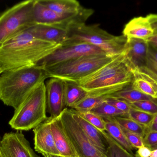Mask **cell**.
Masks as SVG:
<instances>
[{"label":"cell","mask_w":157,"mask_h":157,"mask_svg":"<svg viewBox=\"0 0 157 157\" xmlns=\"http://www.w3.org/2000/svg\"><path fill=\"white\" fill-rule=\"evenodd\" d=\"M148 44L157 49V32H155L154 35L147 41Z\"/></svg>","instance_id":"36"},{"label":"cell","mask_w":157,"mask_h":157,"mask_svg":"<svg viewBox=\"0 0 157 157\" xmlns=\"http://www.w3.org/2000/svg\"><path fill=\"white\" fill-rule=\"evenodd\" d=\"M104 133L109 145L105 157H132L131 154L121 146L107 132L104 131Z\"/></svg>","instance_id":"26"},{"label":"cell","mask_w":157,"mask_h":157,"mask_svg":"<svg viewBox=\"0 0 157 157\" xmlns=\"http://www.w3.org/2000/svg\"><path fill=\"white\" fill-rule=\"evenodd\" d=\"M106 54L99 48L86 42L67 41L38 63L44 68L84 55Z\"/></svg>","instance_id":"10"},{"label":"cell","mask_w":157,"mask_h":157,"mask_svg":"<svg viewBox=\"0 0 157 157\" xmlns=\"http://www.w3.org/2000/svg\"><path fill=\"white\" fill-rule=\"evenodd\" d=\"M29 30L35 37L46 42L62 45L68 40V30L53 26L36 24Z\"/></svg>","instance_id":"16"},{"label":"cell","mask_w":157,"mask_h":157,"mask_svg":"<svg viewBox=\"0 0 157 157\" xmlns=\"http://www.w3.org/2000/svg\"><path fill=\"white\" fill-rule=\"evenodd\" d=\"M114 57L105 54H88L45 69L49 77L77 82L109 62Z\"/></svg>","instance_id":"6"},{"label":"cell","mask_w":157,"mask_h":157,"mask_svg":"<svg viewBox=\"0 0 157 157\" xmlns=\"http://www.w3.org/2000/svg\"><path fill=\"white\" fill-rule=\"evenodd\" d=\"M154 123H157V114L155 115V118H154V120L152 124Z\"/></svg>","instance_id":"39"},{"label":"cell","mask_w":157,"mask_h":157,"mask_svg":"<svg viewBox=\"0 0 157 157\" xmlns=\"http://www.w3.org/2000/svg\"><path fill=\"white\" fill-rule=\"evenodd\" d=\"M59 117L64 132L78 157H105L84 133L73 117L71 109L65 108Z\"/></svg>","instance_id":"9"},{"label":"cell","mask_w":157,"mask_h":157,"mask_svg":"<svg viewBox=\"0 0 157 157\" xmlns=\"http://www.w3.org/2000/svg\"><path fill=\"white\" fill-rule=\"evenodd\" d=\"M63 81L65 107L73 109L78 102L88 95V92L79 86L77 82Z\"/></svg>","instance_id":"20"},{"label":"cell","mask_w":157,"mask_h":157,"mask_svg":"<svg viewBox=\"0 0 157 157\" xmlns=\"http://www.w3.org/2000/svg\"><path fill=\"white\" fill-rule=\"evenodd\" d=\"M129 104L136 109L154 115L157 114V102L155 100H142Z\"/></svg>","instance_id":"30"},{"label":"cell","mask_w":157,"mask_h":157,"mask_svg":"<svg viewBox=\"0 0 157 157\" xmlns=\"http://www.w3.org/2000/svg\"><path fill=\"white\" fill-rule=\"evenodd\" d=\"M105 101L116 108L117 109L125 113L128 117V113L132 108L128 102L110 96L108 97Z\"/></svg>","instance_id":"31"},{"label":"cell","mask_w":157,"mask_h":157,"mask_svg":"<svg viewBox=\"0 0 157 157\" xmlns=\"http://www.w3.org/2000/svg\"><path fill=\"white\" fill-rule=\"evenodd\" d=\"M133 81L132 69L126 62L123 53L77 83L88 93L110 96L130 86Z\"/></svg>","instance_id":"3"},{"label":"cell","mask_w":157,"mask_h":157,"mask_svg":"<svg viewBox=\"0 0 157 157\" xmlns=\"http://www.w3.org/2000/svg\"><path fill=\"white\" fill-rule=\"evenodd\" d=\"M152 150L145 146H143L138 148L136 154V157H150Z\"/></svg>","instance_id":"34"},{"label":"cell","mask_w":157,"mask_h":157,"mask_svg":"<svg viewBox=\"0 0 157 157\" xmlns=\"http://www.w3.org/2000/svg\"><path fill=\"white\" fill-rule=\"evenodd\" d=\"M147 131H154L157 132V123L152 124Z\"/></svg>","instance_id":"37"},{"label":"cell","mask_w":157,"mask_h":157,"mask_svg":"<svg viewBox=\"0 0 157 157\" xmlns=\"http://www.w3.org/2000/svg\"><path fill=\"white\" fill-rule=\"evenodd\" d=\"M90 111L100 116L103 119L116 117H127L122 112L117 109L106 101L92 108Z\"/></svg>","instance_id":"25"},{"label":"cell","mask_w":157,"mask_h":157,"mask_svg":"<svg viewBox=\"0 0 157 157\" xmlns=\"http://www.w3.org/2000/svg\"><path fill=\"white\" fill-rule=\"evenodd\" d=\"M48 77L45 68L38 65L3 72L0 75V100L15 110Z\"/></svg>","instance_id":"2"},{"label":"cell","mask_w":157,"mask_h":157,"mask_svg":"<svg viewBox=\"0 0 157 157\" xmlns=\"http://www.w3.org/2000/svg\"><path fill=\"white\" fill-rule=\"evenodd\" d=\"M143 141L144 145L152 151L157 149V132L147 131L143 138Z\"/></svg>","instance_id":"32"},{"label":"cell","mask_w":157,"mask_h":157,"mask_svg":"<svg viewBox=\"0 0 157 157\" xmlns=\"http://www.w3.org/2000/svg\"><path fill=\"white\" fill-rule=\"evenodd\" d=\"M148 43L139 39L127 38L124 55L125 61L133 70L146 68Z\"/></svg>","instance_id":"14"},{"label":"cell","mask_w":157,"mask_h":157,"mask_svg":"<svg viewBox=\"0 0 157 157\" xmlns=\"http://www.w3.org/2000/svg\"><path fill=\"white\" fill-rule=\"evenodd\" d=\"M0 157H1V155H0Z\"/></svg>","instance_id":"42"},{"label":"cell","mask_w":157,"mask_h":157,"mask_svg":"<svg viewBox=\"0 0 157 157\" xmlns=\"http://www.w3.org/2000/svg\"><path fill=\"white\" fill-rule=\"evenodd\" d=\"M47 94L45 82L37 86L15 110L9 122L12 129L28 131L47 120Z\"/></svg>","instance_id":"4"},{"label":"cell","mask_w":157,"mask_h":157,"mask_svg":"<svg viewBox=\"0 0 157 157\" xmlns=\"http://www.w3.org/2000/svg\"><path fill=\"white\" fill-rule=\"evenodd\" d=\"M122 128V127H121ZM123 131L131 145L133 148H139L144 146L143 138L136 134L128 131L122 128Z\"/></svg>","instance_id":"33"},{"label":"cell","mask_w":157,"mask_h":157,"mask_svg":"<svg viewBox=\"0 0 157 157\" xmlns=\"http://www.w3.org/2000/svg\"><path fill=\"white\" fill-rule=\"evenodd\" d=\"M132 87L154 99H157V79L145 69L133 70Z\"/></svg>","instance_id":"18"},{"label":"cell","mask_w":157,"mask_h":157,"mask_svg":"<svg viewBox=\"0 0 157 157\" xmlns=\"http://www.w3.org/2000/svg\"><path fill=\"white\" fill-rule=\"evenodd\" d=\"M1 157H40L22 132L6 133L0 140Z\"/></svg>","instance_id":"11"},{"label":"cell","mask_w":157,"mask_h":157,"mask_svg":"<svg viewBox=\"0 0 157 157\" xmlns=\"http://www.w3.org/2000/svg\"><path fill=\"white\" fill-rule=\"evenodd\" d=\"M67 41L86 42L99 48L109 56L115 57L124 52L127 37L123 35H112L98 25H87L85 23L68 30Z\"/></svg>","instance_id":"5"},{"label":"cell","mask_w":157,"mask_h":157,"mask_svg":"<svg viewBox=\"0 0 157 157\" xmlns=\"http://www.w3.org/2000/svg\"><path fill=\"white\" fill-rule=\"evenodd\" d=\"M131 85L109 96L122 100L129 103L142 100H155L153 98L134 89Z\"/></svg>","instance_id":"23"},{"label":"cell","mask_w":157,"mask_h":157,"mask_svg":"<svg viewBox=\"0 0 157 157\" xmlns=\"http://www.w3.org/2000/svg\"><path fill=\"white\" fill-rule=\"evenodd\" d=\"M123 33L127 38L147 41L154 35L155 30L146 16H139L134 18L126 24Z\"/></svg>","instance_id":"17"},{"label":"cell","mask_w":157,"mask_h":157,"mask_svg":"<svg viewBox=\"0 0 157 157\" xmlns=\"http://www.w3.org/2000/svg\"><path fill=\"white\" fill-rule=\"evenodd\" d=\"M61 45L35 37L28 29L0 45V67L8 70L36 65Z\"/></svg>","instance_id":"1"},{"label":"cell","mask_w":157,"mask_h":157,"mask_svg":"<svg viewBox=\"0 0 157 157\" xmlns=\"http://www.w3.org/2000/svg\"><path fill=\"white\" fill-rule=\"evenodd\" d=\"M34 148L36 152L42 155L60 156L55 145L50 124L47 120L33 129Z\"/></svg>","instance_id":"13"},{"label":"cell","mask_w":157,"mask_h":157,"mask_svg":"<svg viewBox=\"0 0 157 157\" xmlns=\"http://www.w3.org/2000/svg\"><path fill=\"white\" fill-rule=\"evenodd\" d=\"M103 119L105 123L106 132L121 146L131 154L134 148L128 141L122 128L116 122L114 117Z\"/></svg>","instance_id":"22"},{"label":"cell","mask_w":157,"mask_h":157,"mask_svg":"<svg viewBox=\"0 0 157 157\" xmlns=\"http://www.w3.org/2000/svg\"><path fill=\"white\" fill-rule=\"evenodd\" d=\"M35 1L20 2L0 15V45L36 25L33 15Z\"/></svg>","instance_id":"7"},{"label":"cell","mask_w":157,"mask_h":157,"mask_svg":"<svg viewBox=\"0 0 157 157\" xmlns=\"http://www.w3.org/2000/svg\"><path fill=\"white\" fill-rule=\"evenodd\" d=\"M39 2L52 11L59 14H73L83 8L76 0H38Z\"/></svg>","instance_id":"21"},{"label":"cell","mask_w":157,"mask_h":157,"mask_svg":"<svg viewBox=\"0 0 157 157\" xmlns=\"http://www.w3.org/2000/svg\"><path fill=\"white\" fill-rule=\"evenodd\" d=\"M53 135L55 145L62 157H78L71 142L67 137L59 116L48 118Z\"/></svg>","instance_id":"15"},{"label":"cell","mask_w":157,"mask_h":157,"mask_svg":"<svg viewBox=\"0 0 157 157\" xmlns=\"http://www.w3.org/2000/svg\"><path fill=\"white\" fill-rule=\"evenodd\" d=\"M0 140H1V138H0Z\"/></svg>","instance_id":"43"},{"label":"cell","mask_w":157,"mask_h":157,"mask_svg":"<svg viewBox=\"0 0 157 157\" xmlns=\"http://www.w3.org/2000/svg\"><path fill=\"white\" fill-rule=\"evenodd\" d=\"M47 110L51 118H56L66 108L64 102L63 81L51 77L46 84Z\"/></svg>","instance_id":"12"},{"label":"cell","mask_w":157,"mask_h":157,"mask_svg":"<svg viewBox=\"0 0 157 157\" xmlns=\"http://www.w3.org/2000/svg\"><path fill=\"white\" fill-rule=\"evenodd\" d=\"M155 32H157V14H150L147 16Z\"/></svg>","instance_id":"35"},{"label":"cell","mask_w":157,"mask_h":157,"mask_svg":"<svg viewBox=\"0 0 157 157\" xmlns=\"http://www.w3.org/2000/svg\"><path fill=\"white\" fill-rule=\"evenodd\" d=\"M44 157H62L60 156H52V155H45L43 156Z\"/></svg>","instance_id":"40"},{"label":"cell","mask_w":157,"mask_h":157,"mask_svg":"<svg viewBox=\"0 0 157 157\" xmlns=\"http://www.w3.org/2000/svg\"><path fill=\"white\" fill-rule=\"evenodd\" d=\"M71 109L72 114L87 137L105 155L109 145L104 135V131L98 129L80 117L75 110Z\"/></svg>","instance_id":"19"},{"label":"cell","mask_w":157,"mask_h":157,"mask_svg":"<svg viewBox=\"0 0 157 157\" xmlns=\"http://www.w3.org/2000/svg\"><path fill=\"white\" fill-rule=\"evenodd\" d=\"M150 157H157V149L152 150Z\"/></svg>","instance_id":"38"},{"label":"cell","mask_w":157,"mask_h":157,"mask_svg":"<svg viewBox=\"0 0 157 157\" xmlns=\"http://www.w3.org/2000/svg\"><path fill=\"white\" fill-rule=\"evenodd\" d=\"M155 115L132 108L128 113V117L147 129L153 123Z\"/></svg>","instance_id":"27"},{"label":"cell","mask_w":157,"mask_h":157,"mask_svg":"<svg viewBox=\"0 0 157 157\" xmlns=\"http://www.w3.org/2000/svg\"><path fill=\"white\" fill-rule=\"evenodd\" d=\"M75 111L80 117L100 131H106L104 119L100 116L90 111H77L76 110Z\"/></svg>","instance_id":"28"},{"label":"cell","mask_w":157,"mask_h":157,"mask_svg":"<svg viewBox=\"0 0 157 157\" xmlns=\"http://www.w3.org/2000/svg\"><path fill=\"white\" fill-rule=\"evenodd\" d=\"M144 69L157 79V49L149 44L146 68Z\"/></svg>","instance_id":"29"},{"label":"cell","mask_w":157,"mask_h":157,"mask_svg":"<svg viewBox=\"0 0 157 157\" xmlns=\"http://www.w3.org/2000/svg\"><path fill=\"white\" fill-rule=\"evenodd\" d=\"M2 73V70H1V67H0V75H1V74Z\"/></svg>","instance_id":"41"},{"label":"cell","mask_w":157,"mask_h":157,"mask_svg":"<svg viewBox=\"0 0 157 157\" xmlns=\"http://www.w3.org/2000/svg\"><path fill=\"white\" fill-rule=\"evenodd\" d=\"M94 11L90 8L83 7L79 12L73 14L56 13L35 0L33 15L36 24L48 25L68 30L72 27L85 24Z\"/></svg>","instance_id":"8"},{"label":"cell","mask_w":157,"mask_h":157,"mask_svg":"<svg viewBox=\"0 0 157 157\" xmlns=\"http://www.w3.org/2000/svg\"><path fill=\"white\" fill-rule=\"evenodd\" d=\"M114 119L119 125L124 130L136 134L144 138L147 129L128 117H116Z\"/></svg>","instance_id":"24"}]
</instances>
